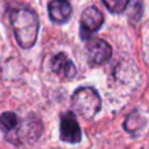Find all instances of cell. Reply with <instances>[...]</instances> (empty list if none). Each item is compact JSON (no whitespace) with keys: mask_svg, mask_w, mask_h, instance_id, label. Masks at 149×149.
<instances>
[{"mask_svg":"<svg viewBox=\"0 0 149 149\" xmlns=\"http://www.w3.org/2000/svg\"><path fill=\"white\" fill-rule=\"evenodd\" d=\"M52 70L62 79H70L77 73L73 61L65 53H58L52 58Z\"/></svg>","mask_w":149,"mask_h":149,"instance_id":"52a82bcc","label":"cell"},{"mask_svg":"<svg viewBox=\"0 0 149 149\" xmlns=\"http://www.w3.org/2000/svg\"><path fill=\"white\" fill-rule=\"evenodd\" d=\"M144 127H145V119L137 111H133L132 113H130L124 121V130L131 135H137Z\"/></svg>","mask_w":149,"mask_h":149,"instance_id":"9c48e42d","label":"cell"},{"mask_svg":"<svg viewBox=\"0 0 149 149\" xmlns=\"http://www.w3.org/2000/svg\"><path fill=\"white\" fill-rule=\"evenodd\" d=\"M103 21H104L103 13L96 7H88V8H86L81 16V26H79L81 38L90 40L93 33H95L102 26Z\"/></svg>","mask_w":149,"mask_h":149,"instance_id":"3957f363","label":"cell"},{"mask_svg":"<svg viewBox=\"0 0 149 149\" xmlns=\"http://www.w3.org/2000/svg\"><path fill=\"white\" fill-rule=\"evenodd\" d=\"M59 133H61V140L66 143L77 144L82 140L81 127L73 112L69 111L62 115L61 124H59Z\"/></svg>","mask_w":149,"mask_h":149,"instance_id":"8992f818","label":"cell"},{"mask_svg":"<svg viewBox=\"0 0 149 149\" xmlns=\"http://www.w3.org/2000/svg\"><path fill=\"white\" fill-rule=\"evenodd\" d=\"M66 1H68V0H66Z\"/></svg>","mask_w":149,"mask_h":149,"instance_id":"7c38bea8","label":"cell"},{"mask_svg":"<svg viewBox=\"0 0 149 149\" xmlns=\"http://www.w3.org/2000/svg\"><path fill=\"white\" fill-rule=\"evenodd\" d=\"M130 1L131 0H103V4L107 7L111 13H123Z\"/></svg>","mask_w":149,"mask_h":149,"instance_id":"8fae6325","label":"cell"},{"mask_svg":"<svg viewBox=\"0 0 149 149\" xmlns=\"http://www.w3.org/2000/svg\"><path fill=\"white\" fill-rule=\"evenodd\" d=\"M112 48L102 38H93L87 42V61L91 66H99L110 61Z\"/></svg>","mask_w":149,"mask_h":149,"instance_id":"277c9868","label":"cell"},{"mask_svg":"<svg viewBox=\"0 0 149 149\" xmlns=\"http://www.w3.org/2000/svg\"><path fill=\"white\" fill-rule=\"evenodd\" d=\"M17 125H19V118L15 112H4L0 116V127L1 131L6 133L7 137L12 135L13 132H16Z\"/></svg>","mask_w":149,"mask_h":149,"instance_id":"30bf717a","label":"cell"},{"mask_svg":"<svg viewBox=\"0 0 149 149\" xmlns=\"http://www.w3.org/2000/svg\"><path fill=\"white\" fill-rule=\"evenodd\" d=\"M71 104L82 118L93 119L100 111L102 99L94 87H79L71 96Z\"/></svg>","mask_w":149,"mask_h":149,"instance_id":"7a4b0ae2","label":"cell"},{"mask_svg":"<svg viewBox=\"0 0 149 149\" xmlns=\"http://www.w3.org/2000/svg\"><path fill=\"white\" fill-rule=\"evenodd\" d=\"M42 133V125L41 121L36 118V116H29L24 123H21V127L19 130H16L13 139L15 144L19 143H33L41 136Z\"/></svg>","mask_w":149,"mask_h":149,"instance_id":"5b68a950","label":"cell"},{"mask_svg":"<svg viewBox=\"0 0 149 149\" xmlns=\"http://www.w3.org/2000/svg\"><path fill=\"white\" fill-rule=\"evenodd\" d=\"M9 19L17 44L24 49L32 48L38 37L40 20L37 13L25 8L15 9Z\"/></svg>","mask_w":149,"mask_h":149,"instance_id":"6da1fadb","label":"cell"},{"mask_svg":"<svg viewBox=\"0 0 149 149\" xmlns=\"http://www.w3.org/2000/svg\"><path fill=\"white\" fill-rule=\"evenodd\" d=\"M48 12L53 23L63 24L70 19L73 8H71L70 3L66 0H53L48 6Z\"/></svg>","mask_w":149,"mask_h":149,"instance_id":"ba28073f","label":"cell"}]
</instances>
